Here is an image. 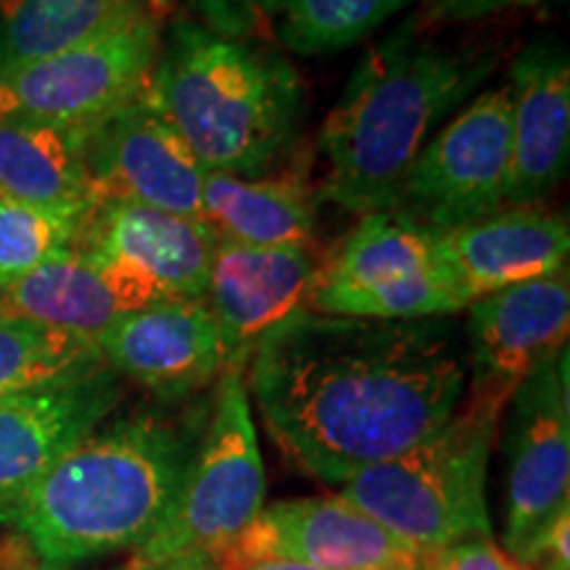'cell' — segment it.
Returning a JSON list of instances; mask_svg holds the SVG:
<instances>
[{
    "label": "cell",
    "instance_id": "cell-4",
    "mask_svg": "<svg viewBox=\"0 0 570 570\" xmlns=\"http://www.w3.org/2000/svg\"><path fill=\"white\" fill-rule=\"evenodd\" d=\"M151 98L206 173H275L302 140L304 85L269 48L230 38L196 19L161 32Z\"/></svg>",
    "mask_w": 570,
    "mask_h": 570
},
{
    "label": "cell",
    "instance_id": "cell-16",
    "mask_svg": "<svg viewBox=\"0 0 570 570\" xmlns=\"http://www.w3.org/2000/svg\"><path fill=\"white\" fill-rule=\"evenodd\" d=\"M470 391L512 399L547 356L568 346L570 273L491 291L465 306Z\"/></svg>",
    "mask_w": 570,
    "mask_h": 570
},
{
    "label": "cell",
    "instance_id": "cell-26",
    "mask_svg": "<svg viewBox=\"0 0 570 570\" xmlns=\"http://www.w3.org/2000/svg\"><path fill=\"white\" fill-rule=\"evenodd\" d=\"M85 219L0 196V288L77 246Z\"/></svg>",
    "mask_w": 570,
    "mask_h": 570
},
{
    "label": "cell",
    "instance_id": "cell-20",
    "mask_svg": "<svg viewBox=\"0 0 570 570\" xmlns=\"http://www.w3.org/2000/svg\"><path fill=\"white\" fill-rule=\"evenodd\" d=\"M88 130L0 117V196L88 219L101 204L88 167Z\"/></svg>",
    "mask_w": 570,
    "mask_h": 570
},
{
    "label": "cell",
    "instance_id": "cell-32",
    "mask_svg": "<svg viewBox=\"0 0 570 570\" xmlns=\"http://www.w3.org/2000/svg\"><path fill=\"white\" fill-rule=\"evenodd\" d=\"M423 570H441V568H439V562H436V558H433V554H431V558H428V560H425V566H423Z\"/></svg>",
    "mask_w": 570,
    "mask_h": 570
},
{
    "label": "cell",
    "instance_id": "cell-14",
    "mask_svg": "<svg viewBox=\"0 0 570 570\" xmlns=\"http://www.w3.org/2000/svg\"><path fill=\"white\" fill-rule=\"evenodd\" d=\"M88 167L101 202L111 198L204 219L206 169L161 117L148 90L92 127Z\"/></svg>",
    "mask_w": 570,
    "mask_h": 570
},
{
    "label": "cell",
    "instance_id": "cell-29",
    "mask_svg": "<svg viewBox=\"0 0 570 570\" xmlns=\"http://www.w3.org/2000/svg\"><path fill=\"white\" fill-rule=\"evenodd\" d=\"M441 570H529L494 544L491 537H470L433 554Z\"/></svg>",
    "mask_w": 570,
    "mask_h": 570
},
{
    "label": "cell",
    "instance_id": "cell-1",
    "mask_svg": "<svg viewBox=\"0 0 570 570\" xmlns=\"http://www.w3.org/2000/svg\"><path fill=\"white\" fill-rule=\"evenodd\" d=\"M244 377L277 446L341 487L433 436L465 396L468 365L446 320L309 309L254 348Z\"/></svg>",
    "mask_w": 570,
    "mask_h": 570
},
{
    "label": "cell",
    "instance_id": "cell-19",
    "mask_svg": "<svg viewBox=\"0 0 570 570\" xmlns=\"http://www.w3.org/2000/svg\"><path fill=\"white\" fill-rule=\"evenodd\" d=\"M439 256L475 302L491 291L529 283L568 267V217L541 206H504L473 223L436 230Z\"/></svg>",
    "mask_w": 570,
    "mask_h": 570
},
{
    "label": "cell",
    "instance_id": "cell-18",
    "mask_svg": "<svg viewBox=\"0 0 570 570\" xmlns=\"http://www.w3.org/2000/svg\"><path fill=\"white\" fill-rule=\"evenodd\" d=\"M512 161L508 206H539L570 161V63L554 42H531L510 63Z\"/></svg>",
    "mask_w": 570,
    "mask_h": 570
},
{
    "label": "cell",
    "instance_id": "cell-30",
    "mask_svg": "<svg viewBox=\"0 0 570 570\" xmlns=\"http://www.w3.org/2000/svg\"><path fill=\"white\" fill-rule=\"evenodd\" d=\"M127 570H223L219 560L209 552L202 550H188L169 554V558L159 560H132Z\"/></svg>",
    "mask_w": 570,
    "mask_h": 570
},
{
    "label": "cell",
    "instance_id": "cell-21",
    "mask_svg": "<svg viewBox=\"0 0 570 570\" xmlns=\"http://www.w3.org/2000/svg\"><path fill=\"white\" fill-rule=\"evenodd\" d=\"M202 212L214 235L233 244L317 246V196L298 173H206Z\"/></svg>",
    "mask_w": 570,
    "mask_h": 570
},
{
    "label": "cell",
    "instance_id": "cell-31",
    "mask_svg": "<svg viewBox=\"0 0 570 570\" xmlns=\"http://www.w3.org/2000/svg\"><path fill=\"white\" fill-rule=\"evenodd\" d=\"M238 570H317V568L302 566V562H291V560H256V562H248V566H240Z\"/></svg>",
    "mask_w": 570,
    "mask_h": 570
},
{
    "label": "cell",
    "instance_id": "cell-7",
    "mask_svg": "<svg viewBox=\"0 0 570 570\" xmlns=\"http://www.w3.org/2000/svg\"><path fill=\"white\" fill-rule=\"evenodd\" d=\"M468 298L439 256L436 230L396 212L362 214L325 254L312 309L362 320H446Z\"/></svg>",
    "mask_w": 570,
    "mask_h": 570
},
{
    "label": "cell",
    "instance_id": "cell-25",
    "mask_svg": "<svg viewBox=\"0 0 570 570\" xmlns=\"http://www.w3.org/2000/svg\"><path fill=\"white\" fill-rule=\"evenodd\" d=\"M410 0H283L277 35L291 53H338L367 40Z\"/></svg>",
    "mask_w": 570,
    "mask_h": 570
},
{
    "label": "cell",
    "instance_id": "cell-9",
    "mask_svg": "<svg viewBox=\"0 0 570 570\" xmlns=\"http://www.w3.org/2000/svg\"><path fill=\"white\" fill-rule=\"evenodd\" d=\"M512 161L504 85L473 96L412 161L394 204L412 223L449 230L508 206Z\"/></svg>",
    "mask_w": 570,
    "mask_h": 570
},
{
    "label": "cell",
    "instance_id": "cell-22",
    "mask_svg": "<svg viewBox=\"0 0 570 570\" xmlns=\"http://www.w3.org/2000/svg\"><path fill=\"white\" fill-rule=\"evenodd\" d=\"M125 312V298L77 246L0 288V315L38 320L90 341Z\"/></svg>",
    "mask_w": 570,
    "mask_h": 570
},
{
    "label": "cell",
    "instance_id": "cell-10",
    "mask_svg": "<svg viewBox=\"0 0 570 570\" xmlns=\"http://www.w3.org/2000/svg\"><path fill=\"white\" fill-rule=\"evenodd\" d=\"M217 235L204 219L106 198L85 219L77 248L125 298L127 309L204 298Z\"/></svg>",
    "mask_w": 570,
    "mask_h": 570
},
{
    "label": "cell",
    "instance_id": "cell-6",
    "mask_svg": "<svg viewBox=\"0 0 570 570\" xmlns=\"http://www.w3.org/2000/svg\"><path fill=\"white\" fill-rule=\"evenodd\" d=\"M265 460L244 367L227 365L217 377L175 508L132 560H159L188 550L219 558L265 508Z\"/></svg>",
    "mask_w": 570,
    "mask_h": 570
},
{
    "label": "cell",
    "instance_id": "cell-3",
    "mask_svg": "<svg viewBox=\"0 0 570 570\" xmlns=\"http://www.w3.org/2000/svg\"><path fill=\"white\" fill-rule=\"evenodd\" d=\"M491 53L441 46L404 24L370 48L320 130V196L354 214L391 212L428 140L479 92Z\"/></svg>",
    "mask_w": 570,
    "mask_h": 570
},
{
    "label": "cell",
    "instance_id": "cell-13",
    "mask_svg": "<svg viewBox=\"0 0 570 570\" xmlns=\"http://www.w3.org/2000/svg\"><path fill=\"white\" fill-rule=\"evenodd\" d=\"M325 254L320 246H246L217 238L204 304L223 333L230 365L246 367L269 333L312 309Z\"/></svg>",
    "mask_w": 570,
    "mask_h": 570
},
{
    "label": "cell",
    "instance_id": "cell-17",
    "mask_svg": "<svg viewBox=\"0 0 570 570\" xmlns=\"http://www.w3.org/2000/svg\"><path fill=\"white\" fill-rule=\"evenodd\" d=\"M111 367L0 399V502L38 481L122 402Z\"/></svg>",
    "mask_w": 570,
    "mask_h": 570
},
{
    "label": "cell",
    "instance_id": "cell-27",
    "mask_svg": "<svg viewBox=\"0 0 570 570\" xmlns=\"http://www.w3.org/2000/svg\"><path fill=\"white\" fill-rule=\"evenodd\" d=\"M180 3L209 30L230 38H246L267 19L277 17L283 0H180Z\"/></svg>",
    "mask_w": 570,
    "mask_h": 570
},
{
    "label": "cell",
    "instance_id": "cell-8",
    "mask_svg": "<svg viewBox=\"0 0 570 570\" xmlns=\"http://www.w3.org/2000/svg\"><path fill=\"white\" fill-rule=\"evenodd\" d=\"M159 51V6H148L69 51L0 71V117L90 132L148 90Z\"/></svg>",
    "mask_w": 570,
    "mask_h": 570
},
{
    "label": "cell",
    "instance_id": "cell-28",
    "mask_svg": "<svg viewBox=\"0 0 570 570\" xmlns=\"http://www.w3.org/2000/svg\"><path fill=\"white\" fill-rule=\"evenodd\" d=\"M541 0H423L417 17L410 19V24L417 32L436 30V27L449 24H470L494 13L510 11V9H529Z\"/></svg>",
    "mask_w": 570,
    "mask_h": 570
},
{
    "label": "cell",
    "instance_id": "cell-11",
    "mask_svg": "<svg viewBox=\"0 0 570 570\" xmlns=\"http://www.w3.org/2000/svg\"><path fill=\"white\" fill-rule=\"evenodd\" d=\"M504 547L520 560L562 508H570L568 346L523 377L508 402Z\"/></svg>",
    "mask_w": 570,
    "mask_h": 570
},
{
    "label": "cell",
    "instance_id": "cell-33",
    "mask_svg": "<svg viewBox=\"0 0 570 570\" xmlns=\"http://www.w3.org/2000/svg\"><path fill=\"white\" fill-rule=\"evenodd\" d=\"M40 570H63V568H40ZM114 570H127V566L125 568H114Z\"/></svg>",
    "mask_w": 570,
    "mask_h": 570
},
{
    "label": "cell",
    "instance_id": "cell-15",
    "mask_svg": "<svg viewBox=\"0 0 570 570\" xmlns=\"http://www.w3.org/2000/svg\"><path fill=\"white\" fill-rule=\"evenodd\" d=\"M96 344L114 373L167 402L217 383L230 365L204 298H167L125 312Z\"/></svg>",
    "mask_w": 570,
    "mask_h": 570
},
{
    "label": "cell",
    "instance_id": "cell-5",
    "mask_svg": "<svg viewBox=\"0 0 570 570\" xmlns=\"http://www.w3.org/2000/svg\"><path fill=\"white\" fill-rule=\"evenodd\" d=\"M504 410L508 399L470 391L433 436L360 470L336 494L423 554L491 537L487 481Z\"/></svg>",
    "mask_w": 570,
    "mask_h": 570
},
{
    "label": "cell",
    "instance_id": "cell-24",
    "mask_svg": "<svg viewBox=\"0 0 570 570\" xmlns=\"http://www.w3.org/2000/svg\"><path fill=\"white\" fill-rule=\"evenodd\" d=\"M104 367L109 365L96 341L42 325L38 320L0 315V399Z\"/></svg>",
    "mask_w": 570,
    "mask_h": 570
},
{
    "label": "cell",
    "instance_id": "cell-12",
    "mask_svg": "<svg viewBox=\"0 0 570 570\" xmlns=\"http://www.w3.org/2000/svg\"><path fill=\"white\" fill-rule=\"evenodd\" d=\"M428 558L333 494L265 504L217 560L223 570L256 560H291L317 570H423Z\"/></svg>",
    "mask_w": 570,
    "mask_h": 570
},
{
    "label": "cell",
    "instance_id": "cell-2",
    "mask_svg": "<svg viewBox=\"0 0 570 570\" xmlns=\"http://www.w3.org/2000/svg\"><path fill=\"white\" fill-rule=\"evenodd\" d=\"M202 423L159 410L104 420L38 481L0 502L42 568L138 552L175 508Z\"/></svg>",
    "mask_w": 570,
    "mask_h": 570
},
{
    "label": "cell",
    "instance_id": "cell-23",
    "mask_svg": "<svg viewBox=\"0 0 570 570\" xmlns=\"http://www.w3.org/2000/svg\"><path fill=\"white\" fill-rule=\"evenodd\" d=\"M156 0H0V71L63 53Z\"/></svg>",
    "mask_w": 570,
    "mask_h": 570
}]
</instances>
